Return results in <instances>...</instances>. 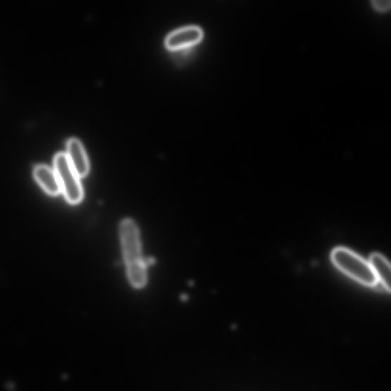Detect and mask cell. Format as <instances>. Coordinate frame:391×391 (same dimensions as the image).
<instances>
[{
	"label": "cell",
	"mask_w": 391,
	"mask_h": 391,
	"mask_svg": "<svg viewBox=\"0 0 391 391\" xmlns=\"http://www.w3.org/2000/svg\"><path fill=\"white\" fill-rule=\"evenodd\" d=\"M67 156L79 177H85L90 169L84 148L79 139L71 138L67 143Z\"/></svg>",
	"instance_id": "5b68a950"
},
{
	"label": "cell",
	"mask_w": 391,
	"mask_h": 391,
	"mask_svg": "<svg viewBox=\"0 0 391 391\" xmlns=\"http://www.w3.org/2000/svg\"><path fill=\"white\" fill-rule=\"evenodd\" d=\"M35 180L47 193L57 196L61 192L60 184L56 172L46 165H39L34 169Z\"/></svg>",
	"instance_id": "8992f818"
},
{
	"label": "cell",
	"mask_w": 391,
	"mask_h": 391,
	"mask_svg": "<svg viewBox=\"0 0 391 391\" xmlns=\"http://www.w3.org/2000/svg\"><path fill=\"white\" fill-rule=\"evenodd\" d=\"M54 165L61 191H63L66 200L71 204L81 202L84 197L82 186L79 177L70 165L67 155L64 153L57 154Z\"/></svg>",
	"instance_id": "3957f363"
},
{
	"label": "cell",
	"mask_w": 391,
	"mask_h": 391,
	"mask_svg": "<svg viewBox=\"0 0 391 391\" xmlns=\"http://www.w3.org/2000/svg\"><path fill=\"white\" fill-rule=\"evenodd\" d=\"M203 37V31L197 25H188L169 34L165 44L170 49H180L192 46Z\"/></svg>",
	"instance_id": "277c9868"
},
{
	"label": "cell",
	"mask_w": 391,
	"mask_h": 391,
	"mask_svg": "<svg viewBox=\"0 0 391 391\" xmlns=\"http://www.w3.org/2000/svg\"><path fill=\"white\" fill-rule=\"evenodd\" d=\"M332 260L338 269L364 286H376L377 278L370 264L357 254L343 248H336L332 253Z\"/></svg>",
	"instance_id": "7a4b0ae2"
},
{
	"label": "cell",
	"mask_w": 391,
	"mask_h": 391,
	"mask_svg": "<svg viewBox=\"0 0 391 391\" xmlns=\"http://www.w3.org/2000/svg\"><path fill=\"white\" fill-rule=\"evenodd\" d=\"M374 271L377 283H380L387 291L390 290V266L383 256L378 254L372 255L369 262Z\"/></svg>",
	"instance_id": "52a82bcc"
},
{
	"label": "cell",
	"mask_w": 391,
	"mask_h": 391,
	"mask_svg": "<svg viewBox=\"0 0 391 391\" xmlns=\"http://www.w3.org/2000/svg\"><path fill=\"white\" fill-rule=\"evenodd\" d=\"M120 234L129 280L133 287L142 288L147 283V264L142 257L138 227L131 219L123 220Z\"/></svg>",
	"instance_id": "6da1fadb"
},
{
	"label": "cell",
	"mask_w": 391,
	"mask_h": 391,
	"mask_svg": "<svg viewBox=\"0 0 391 391\" xmlns=\"http://www.w3.org/2000/svg\"><path fill=\"white\" fill-rule=\"evenodd\" d=\"M371 3L378 10L381 11L388 10L390 6L389 0H372Z\"/></svg>",
	"instance_id": "ba28073f"
}]
</instances>
